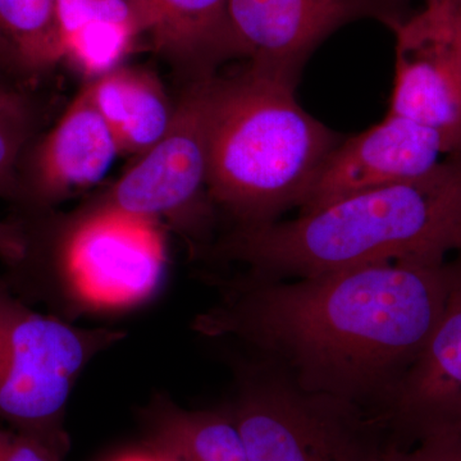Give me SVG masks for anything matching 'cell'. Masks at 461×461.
I'll return each instance as SVG.
<instances>
[{
    "label": "cell",
    "mask_w": 461,
    "mask_h": 461,
    "mask_svg": "<svg viewBox=\"0 0 461 461\" xmlns=\"http://www.w3.org/2000/svg\"><path fill=\"white\" fill-rule=\"evenodd\" d=\"M447 260L373 264L293 280L241 273L222 281L220 299L196 315L193 329L239 342L306 393L384 418L441 317Z\"/></svg>",
    "instance_id": "obj_1"
},
{
    "label": "cell",
    "mask_w": 461,
    "mask_h": 461,
    "mask_svg": "<svg viewBox=\"0 0 461 461\" xmlns=\"http://www.w3.org/2000/svg\"><path fill=\"white\" fill-rule=\"evenodd\" d=\"M461 251V153L390 186L288 221L230 229L208 256L258 280H293L393 262L442 263Z\"/></svg>",
    "instance_id": "obj_2"
},
{
    "label": "cell",
    "mask_w": 461,
    "mask_h": 461,
    "mask_svg": "<svg viewBox=\"0 0 461 461\" xmlns=\"http://www.w3.org/2000/svg\"><path fill=\"white\" fill-rule=\"evenodd\" d=\"M295 87L250 63L206 80L208 195L232 229L302 208L344 140L297 103Z\"/></svg>",
    "instance_id": "obj_3"
},
{
    "label": "cell",
    "mask_w": 461,
    "mask_h": 461,
    "mask_svg": "<svg viewBox=\"0 0 461 461\" xmlns=\"http://www.w3.org/2000/svg\"><path fill=\"white\" fill-rule=\"evenodd\" d=\"M14 218L25 254L3 277L29 304L75 323L85 315L132 312L162 291L168 253L159 221L99 203L69 223L48 212Z\"/></svg>",
    "instance_id": "obj_4"
},
{
    "label": "cell",
    "mask_w": 461,
    "mask_h": 461,
    "mask_svg": "<svg viewBox=\"0 0 461 461\" xmlns=\"http://www.w3.org/2000/svg\"><path fill=\"white\" fill-rule=\"evenodd\" d=\"M229 411L249 461H384L400 444L387 421L357 403L306 393L271 364L236 366Z\"/></svg>",
    "instance_id": "obj_5"
},
{
    "label": "cell",
    "mask_w": 461,
    "mask_h": 461,
    "mask_svg": "<svg viewBox=\"0 0 461 461\" xmlns=\"http://www.w3.org/2000/svg\"><path fill=\"white\" fill-rule=\"evenodd\" d=\"M124 338L120 330L80 327L39 311L0 275V420L68 454L66 414L76 384Z\"/></svg>",
    "instance_id": "obj_6"
},
{
    "label": "cell",
    "mask_w": 461,
    "mask_h": 461,
    "mask_svg": "<svg viewBox=\"0 0 461 461\" xmlns=\"http://www.w3.org/2000/svg\"><path fill=\"white\" fill-rule=\"evenodd\" d=\"M206 80L187 86L165 135L99 204L162 223L168 221L196 241L206 238L217 214L208 195Z\"/></svg>",
    "instance_id": "obj_7"
},
{
    "label": "cell",
    "mask_w": 461,
    "mask_h": 461,
    "mask_svg": "<svg viewBox=\"0 0 461 461\" xmlns=\"http://www.w3.org/2000/svg\"><path fill=\"white\" fill-rule=\"evenodd\" d=\"M233 33L248 63L295 85L315 48L364 17L393 26L395 0H229Z\"/></svg>",
    "instance_id": "obj_8"
},
{
    "label": "cell",
    "mask_w": 461,
    "mask_h": 461,
    "mask_svg": "<svg viewBox=\"0 0 461 461\" xmlns=\"http://www.w3.org/2000/svg\"><path fill=\"white\" fill-rule=\"evenodd\" d=\"M441 317L384 418L402 445L461 429V251L448 258Z\"/></svg>",
    "instance_id": "obj_9"
},
{
    "label": "cell",
    "mask_w": 461,
    "mask_h": 461,
    "mask_svg": "<svg viewBox=\"0 0 461 461\" xmlns=\"http://www.w3.org/2000/svg\"><path fill=\"white\" fill-rule=\"evenodd\" d=\"M447 156L438 133L388 114L330 153L299 213L315 211L362 191L414 180L435 169Z\"/></svg>",
    "instance_id": "obj_10"
},
{
    "label": "cell",
    "mask_w": 461,
    "mask_h": 461,
    "mask_svg": "<svg viewBox=\"0 0 461 461\" xmlns=\"http://www.w3.org/2000/svg\"><path fill=\"white\" fill-rule=\"evenodd\" d=\"M120 153L111 126L85 89L23 157L14 204L20 213L50 212L60 200L102 181Z\"/></svg>",
    "instance_id": "obj_11"
},
{
    "label": "cell",
    "mask_w": 461,
    "mask_h": 461,
    "mask_svg": "<svg viewBox=\"0 0 461 461\" xmlns=\"http://www.w3.org/2000/svg\"><path fill=\"white\" fill-rule=\"evenodd\" d=\"M396 72L388 114L438 133L446 153H461V83L447 58L411 20L391 27Z\"/></svg>",
    "instance_id": "obj_12"
},
{
    "label": "cell",
    "mask_w": 461,
    "mask_h": 461,
    "mask_svg": "<svg viewBox=\"0 0 461 461\" xmlns=\"http://www.w3.org/2000/svg\"><path fill=\"white\" fill-rule=\"evenodd\" d=\"M141 5L151 48L191 83L213 77L226 60L242 58L229 0H141Z\"/></svg>",
    "instance_id": "obj_13"
},
{
    "label": "cell",
    "mask_w": 461,
    "mask_h": 461,
    "mask_svg": "<svg viewBox=\"0 0 461 461\" xmlns=\"http://www.w3.org/2000/svg\"><path fill=\"white\" fill-rule=\"evenodd\" d=\"M65 59L99 77L147 38L141 0H56Z\"/></svg>",
    "instance_id": "obj_14"
},
{
    "label": "cell",
    "mask_w": 461,
    "mask_h": 461,
    "mask_svg": "<svg viewBox=\"0 0 461 461\" xmlns=\"http://www.w3.org/2000/svg\"><path fill=\"white\" fill-rule=\"evenodd\" d=\"M86 91L111 126L121 153L141 156L165 135L175 114L162 85L139 69L117 67L96 77Z\"/></svg>",
    "instance_id": "obj_15"
},
{
    "label": "cell",
    "mask_w": 461,
    "mask_h": 461,
    "mask_svg": "<svg viewBox=\"0 0 461 461\" xmlns=\"http://www.w3.org/2000/svg\"><path fill=\"white\" fill-rule=\"evenodd\" d=\"M145 444L172 461H249L238 426L226 408L187 411L158 395L142 411Z\"/></svg>",
    "instance_id": "obj_16"
},
{
    "label": "cell",
    "mask_w": 461,
    "mask_h": 461,
    "mask_svg": "<svg viewBox=\"0 0 461 461\" xmlns=\"http://www.w3.org/2000/svg\"><path fill=\"white\" fill-rule=\"evenodd\" d=\"M65 60L56 0H0V66L30 78Z\"/></svg>",
    "instance_id": "obj_17"
},
{
    "label": "cell",
    "mask_w": 461,
    "mask_h": 461,
    "mask_svg": "<svg viewBox=\"0 0 461 461\" xmlns=\"http://www.w3.org/2000/svg\"><path fill=\"white\" fill-rule=\"evenodd\" d=\"M32 135V109L25 94L0 103V198L16 202L20 167Z\"/></svg>",
    "instance_id": "obj_18"
},
{
    "label": "cell",
    "mask_w": 461,
    "mask_h": 461,
    "mask_svg": "<svg viewBox=\"0 0 461 461\" xmlns=\"http://www.w3.org/2000/svg\"><path fill=\"white\" fill-rule=\"evenodd\" d=\"M409 20L445 54L461 83V5L433 3Z\"/></svg>",
    "instance_id": "obj_19"
},
{
    "label": "cell",
    "mask_w": 461,
    "mask_h": 461,
    "mask_svg": "<svg viewBox=\"0 0 461 461\" xmlns=\"http://www.w3.org/2000/svg\"><path fill=\"white\" fill-rule=\"evenodd\" d=\"M384 461H461V429L433 433L411 445L397 444Z\"/></svg>",
    "instance_id": "obj_20"
},
{
    "label": "cell",
    "mask_w": 461,
    "mask_h": 461,
    "mask_svg": "<svg viewBox=\"0 0 461 461\" xmlns=\"http://www.w3.org/2000/svg\"><path fill=\"white\" fill-rule=\"evenodd\" d=\"M66 457L35 437L0 429V461H66Z\"/></svg>",
    "instance_id": "obj_21"
},
{
    "label": "cell",
    "mask_w": 461,
    "mask_h": 461,
    "mask_svg": "<svg viewBox=\"0 0 461 461\" xmlns=\"http://www.w3.org/2000/svg\"><path fill=\"white\" fill-rule=\"evenodd\" d=\"M25 254V235L16 218L0 220V260L5 267L20 262Z\"/></svg>",
    "instance_id": "obj_22"
},
{
    "label": "cell",
    "mask_w": 461,
    "mask_h": 461,
    "mask_svg": "<svg viewBox=\"0 0 461 461\" xmlns=\"http://www.w3.org/2000/svg\"><path fill=\"white\" fill-rule=\"evenodd\" d=\"M111 461H172L165 454L160 453L157 448L151 447L147 444H144L139 450H132L130 453H124L123 455H118Z\"/></svg>",
    "instance_id": "obj_23"
},
{
    "label": "cell",
    "mask_w": 461,
    "mask_h": 461,
    "mask_svg": "<svg viewBox=\"0 0 461 461\" xmlns=\"http://www.w3.org/2000/svg\"><path fill=\"white\" fill-rule=\"evenodd\" d=\"M20 94L23 93L16 89V86L9 81V76L5 74V69L0 66V103L16 98Z\"/></svg>",
    "instance_id": "obj_24"
},
{
    "label": "cell",
    "mask_w": 461,
    "mask_h": 461,
    "mask_svg": "<svg viewBox=\"0 0 461 461\" xmlns=\"http://www.w3.org/2000/svg\"><path fill=\"white\" fill-rule=\"evenodd\" d=\"M427 5L433 3H444V5H461V0H426Z\"/></svg>",
    "instance_id": "obj_25"
}]
</instances>
